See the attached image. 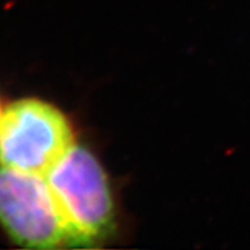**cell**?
Returning <instances> with one entry per match:
<instances>
[{
  "label": "cell",
  "mask_w": 250,
  "mask_h": 250,
  "mask_svg": "<svg viewBox=\"0 0 250 250\" xmlns=\"http://www.w3.org/2000/svg\"><path fill=\"white\" fill-rule=\"evenodd\" d=\"M66 229V245L89 248L112 230L114 203L105 170L92 152L73 146L45 175Z\"/></svg>",
  "instance_id": "6da1fadb"
},
{
  "label": "cell",
  "mask_w": 250,
  "mask_h": 250,
  "mask_svg": "<svg viewBox=\"0 0 250 250\" xmlns=\"http://www.w3.org/2000/svg\"><path fill=\"white\" fill-rule=\"evenodd\" d=\"M76 145L72 125L58 107L39 99H22L3 112L0 164L45 175Z\"/></svg>",
  "instance_id": "7a4b0ae2"
},
{
  "label": "cell",
  "mask_w": 250,
  "mask_h": 250,
  "mask_svg": "<svg viewBox=\"0 0 250 250\" xmlns=\"http://www.w3.org/2000/svg\"><path fill=\"white\" fill-rule=\"evenodd\" d=\"M0 225L13 241L30 249L66 244V229L43 175L0 164Z\"/></svg>",
  "instance_id": "3957f363"
},
{
  "label": "cell",
  "mask_w": 250,
  "mask_h": 250,
  "mask_svg": "<svg viewBox=\"0 0 250 250\" xmlns=\"http://www.w3.org/2000/svg\"><path fill=\"white\" fill-rule=\"evenodd\" d=\"M1 118H3V111H1V106H0V123H1Z\"/></svg>",
  "instance_id": "277c9868"
}]
</instances>
